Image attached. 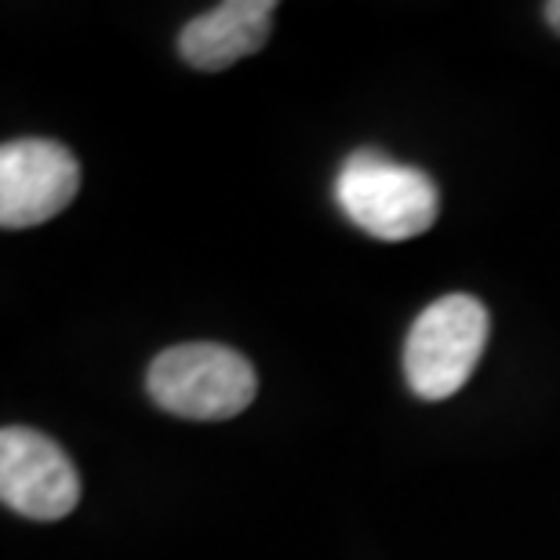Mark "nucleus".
Listing matches in <instances>:
<instances>
[{"instance_id": "7", "label": "nucleus", "mask_w": 560, "mask_h": 560, "mask_svg": "<svg viewBox=\"0 0 560 560\" xmlns=\"http://www.w3.org/2000/svg\"><path fill=\"white\" fill-rule=\"evenodd\" d=\"M542 15H546V22H550V26L560 33V0H550V4L542 8Z\"/></svg>"}, {"instance_id": "5", "label": "nucleus", "mask_w": 560, "mask_h": 560, "mask_svg": "<svg viewBox=\"0 0 560 560\" xmlns=\"http://www.w3.org/2000/svg\"><path fill=\"white\" fill-rule=\"evenodd\" d=\"M81 164L55 139H15L0 150V226H44L73 205Z\"/></svg>"}, {"instance_id": "2", "label": "nucleus", "mask_w": 560, "mask_h": 560, "mask_svg": "<svg viewBox=\"0 0 560 560\" xmlns=\"http://www.w3.org/2000/svg\"><path fill=\"white\" fill-rule=\"evenodd\" d=\"M156 408L189 422H222L255 400L259 378L248 357L219 342H183L164 350L145 375Z\"/></svg>"}, {"instance_id": "6", "label": "nucleus", "mask_w": 560, "mask_h": 560, "mask_svg": "<svg viewBox=\"0 0 560 560\" xmlns=\"http://www.w3.org/2000/svg\"><path fill=\"white\" fill-rule=\"evenodd\" d=\"M273 0H226V4L189 19L178 33V55L200 73H219L226 66L262 51L273 30Z\"/></svg>"}, {"instance_id": "1", "label": "nucleus", "mask_w": 560, "mask_h": 560, "mask_svg": "<svg viewBox=\"0 0 560 560\" xmlns=\"http://www.w3.org/2000/svg\"><path fill=\"white\" fill-rule=\"evenodd\" d=\"M335 200L357 230L389 244L422 237L441 211V194L430 175L375 150L353 153L342 164Z\"/></svg>"}, {"instance_id": "3", "label": "nucleus", "mask_w": 560, "mask_h": 560, "mask_svg": "<svg viewBox=\"0 0 560 560\" xmlns=\"http://www.w3.org/2000/svg\"><path fill=\"white\" fill-rule=\"evenodd\" d=\"M488 346V310L474 295L430 302L408 331L405 378L422 400H447L469 383Z\"/></svg>"}, {"instance_id": "4", "label": "nucleus", "mask_w": 560, "mask_h": 560, "mask_svg": "<svg viewBox=\"0 0 560 560\" xmlns=\"http://www.w3.org/2000/svg\"><path fill=\"white\" fill-rule=\"evenodd\" d=\"M0 499L30 521H62L81 502V477L51 436L30 425L0 430Z\"/></svg>"}]
</instances>
